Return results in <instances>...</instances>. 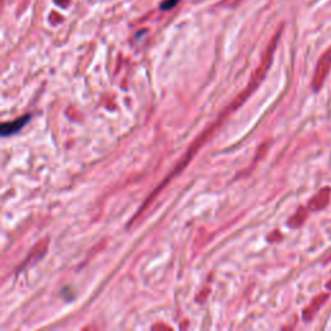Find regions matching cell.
Instances as JSON below:
<instances>
[{"label": "cell", "instance_id": "7", "mask_svg": "<svg viewBox=\"0 0 331 331\" xmlns=\"http://www.w3.org/2000/svg\"><path fill=\"white\" fill-rule=\"evenodd\" d=\"M326 289H328V290H331V280L329 281L328 283H326Z\"/></svg>", "mask_w": 331, "mask_h": 331}, {"label": "cell", "instance_id": "6", "mask_svg": "<svg viewBox=\"0 0 331 331\" xmlns=\"http://www.w3.org/2000/svg\"><path fill=\"white\" fill-rule=\"evenodd\" d=\"M179 1H180V0H166V1L162 3L161 9H166V10L172 9V8H174V6L179 3Z\"/></svg>", "mask_w": 331, "mask_h": 331}, {"label": "cell", "instance_id": "1", "mask_svg": "<svg viewBox=\"0 0 331 331\" xmlns=\"http://www.w3.org/2000/svg\"><path fill=\"white\" fill-rule=\"evenodd\" d=\"M331 70V47L321 56L319 60V64L316 66L315 75L312 79V88L315 92L320 91L324 86V82L328 78L329 73Z\"/></svg>", "mask_w": 331, "mask_h": 331}, {"label": "cell", "instance_id": "2", "mask_svg": "<svg viewBox=\"0 0 331 331\" xmlns=\"http://www.w3.org/2000/svg\"><path fill=\"white\" fill-rule=\"evenodd\" d=\"M331 200V188L326 187L322 188L319 193L316 194L313 198H311L308 203V209L312 211H320V210L326 209Z\"/></svg>", "mask_w": 331, "mask_h": 331}, {"label": "cell", "instance_id": "3", "mask_svg": "<svg viewBox=\"0 0 331 331\" xmlns=\"http://www.w3.org/2000/svg\"><path fill=\"white\" fill-rule=\"evenodd\" d=\"M329 296H330V294L329 293H321L319 296H316L315 299L312 300V303L304 309L303 317H304L306 321H311V320L315 317L316 313L319 312V309L321 308V307L326 303V300L329 299Z\"/></svg>", "mask_w": 331, "mask_h": 331}, {"label": "cell", "instance_id": "5", "mask_svg": "<svg viewBox=\"0 0 331 331\" xmlns=\"http://www.w3.org/2000/svg\"><path fill=\"white\" fill-rule=\"evenodd\" d=\"M306 219H307V211L304 209H300L299 213H298V215L294 216L293 224L298 226V225L303 224V222H304V220H306Z\"/></svg>", "mask_w": 331, "mask_h": 331}, {"label": "cell", "instance_id": "4", "mask_svg": "<svg viewBox=\"0 0 331 331\" xmlns=\"http://www.w3.org/2000/svg\"><path fill=\"white\" fill-rule=\"evenodd\" d=\"M27 120H29V115L23 116V118L17 119V120H14V122L4 123L3 127H1V133H3L4 136L10 135V133H14V132L18 131L21 127H23V124H25Z\"/></svg>", "mask_w": 331, "mask_h": 331}]
</instances>
